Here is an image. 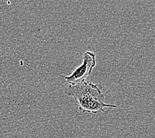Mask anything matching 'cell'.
Returning a JSON list of instances; mask_svg holds the SVG:
<instances>
[{
	"mask_svg": "<svg viewBox=\"0 0 155 138\" xmlns=\"http://www.w3.org/2000/svg\"><path fill=\"white\" fill-rule=\"evenodd\" d=\"M96 66V54L94 52L86 51L83 55V61L72 74L64 77L70 84H75L86 80L88 77L95 66Z\"/></svg>",
	"mask_w": 155,
	"mask_h": 138,
	"instance_id": "7a4b0ae2",
	"label": "cell"
},
{
	"mask_svg": "<svg viewBox=\"0 0 155 138\" xmlns=\"http://www.w3.org/2000/svg\"><path fill=\"white\" fill-rule=\"evenodd\" d=\"M100 84H94L84 80L75 84H69L64 89L67 96H72L82 112L97 114L106 112L104 108H117V106L105 102Z\"/></svg>",
	"mask_w": 155,
	"mask_h": 138,
	"instance_id": "6da1fadb",
	"label": "cell"
}]
</instances>
